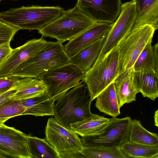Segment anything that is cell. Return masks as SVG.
<instances>
[{"label":"cell","instance_id":"8d00e7d4","mask_svg":"<svg viewBox=\"0 0 158 158\" xmlns=\"http://www.w3.org/2000/svg\"></svg>","mask_w":158,"mask_h":158},{"label":"cell","instance_id":"ffe728a7","mask_svg":"<svg viewBox=\"0 0 158 158\" xmlns=\"http://www.w3.org/2000/svg\"><path fill=\"white\" fill-rule=\"evenodd\" d=\"M95 107L101 112L112 117L120 114L119 104L114 83L110 84L96 98Z\"/></svg>","mask_w":158,"mask_h":158},{"label":"cell","instance_id":"d6a6232c","mask_svg":"<svg viewBox=\"0 0 158 158\" xmlns=\"http://www.w3.org/2000/svg\"><path fill=\"white\" fill-rule=\"evenodd\" d=\"M158 110L157 109L155 113L154 118L155 125L158 127Z\"/></svg>","mask_w":158,"mask_h":158},{"label":"cell","instance_id":"9c48e42d","mask_svg":"<svg viewBox=\"0 0 158 158\" xmlns=\"http://www.w3.org/2000/svg\"><path fill=\"white\" fill-rule=\"evenodd\" d=\"M131 118L112 117L110 121L98 132L82 136L85 147H104L120 148L129 139Z\"/></svg>","mask_w":158,"mask_h":158},{"label":"cell","instance_id":"7402d4cb","mask_svg":"<svg viewBox=\"0 0 158 158\" xmlns=\"http://www.w3.org/2000/svg\"><path fill=\"white\" fill-rule=\"evenodd\" d=\"M13 89L16 92L10 99L20 100L34 96L46 92V87L37 78L25 77L17 82Z\"/></svg>","mask_w":158,"mask_h":158},{"label":"cell","instance_id":"5bb4252c","mask_svg":"<svg viewBox=\"0 0 158 158\" xmlns=\"http://www.w3.org/2000/svg\"><path fill=\"white\" fill-rule=\"evenodd\" d=\"M113 23H97L69 41L64 46L65 52L70 56L94 43L107 34Z\"/></svg>","mask_w":158,"mask_h":158},{"label":"cell","instance_id":"4fadbf2b","mask_svg":"<svg viewBox=\"0 0 158 158\" xmlns=\"http://www.w3.org/2000/svg\"><path fill=\"white\" fill-rule=\"evenodd\" d=\"M43 36L27 41L15 49L0 66V77L10 75L20 64L37 53L46 43Z\"/></svg>","mask_w":158,"mask_h":158},{"label":"cell","instance_id":"7c38bea8","mask_svg":"<svg viewBox=\"0 0 158 158\" xmlns=\"http://www.w3.org/2000/svg\"><path fill=\"white\" fill-rule=\"evenodd\" d=\"M27 135L13 127L0 128V150L10 158H31Z\"/></svg>","mask_w":158,"mask_h":158},{"label":"cell","instance_id":"ac0fdd59","mask_svg":"<svg viewBox=\"0 0 158 158\" xmlns=\"http://www.w3.org/2000/svg\"><path fill=\"white\" fill-rule=\"evenodd\" d=\"M106 35L69 56V63L77 65L84 72H86L97 60L105 41Z\"/></svg>","mask_w":158,"mask_h":158},{"label":"cell","instance_id":"f1b7e54d","mask_svg":"<svg viewBox=\"0 0 158 158\" xmlns=\"http://www.w3.org/2000/svg\"><path fill=\"white\" fill-rule=\"evenodd\" d=\"M20 28L0 21V45L10 43Z\"/></svg>","mask_w":158,"mask_h":158},{"label":"cell","instance_id":"484cf974","mask_svg":"<svg viewBox=\"0 0 158 158\" xmlns=\"http://www.w3.org/2000/svg\"><path fill=\"white\" fill-rule=\"evenodd\" d=\"M120 148L128 158H158V146L141 144L128 140Z\"/></svg>","mask_w":158,"mask_h":158},{"label":"cell","instance_id":"9a60e30c","mask_svg":"<svg viewBox=\"0 0 158 158\" xmlns=\"http://www.w3.org/2000/svg\"><path fill=\"white\" fill-rule=\"evenodd\" d=\"M133 85L144 97L154 101L158 97V74L147 71H132Z\"/></svg>","mask_w":158,"mask_h":158},{"label":"cell","instance_id":"ba28073f","mask_svg":"<svg viewBox=\"0 0 158 158\" xmlns=\"http://www.w3.org/2000/svg\"><path fill=\"white\" fill-rule=\"evenodd\" d=\"M45 133L46 139L59 158H85L80 152L84 146L78 135L60 125L54 118L48 119Z\"/></svg>","mask_w":158,"mask_h":158},{"label":"cell","instance_id":"5b68a950","mask_svg":"<svg viewBox=\"0 0 158 158\" xmlns=\"http://www.w3.org/2000/svg\"><path fill=\"white\" fill-rule=\"evenodd\" d=\"M118 48H114L102 59L96 61L85 73L84 82L86 84L92 101L119 75Z\"/></svg>","mask_w":158,"mask_h":158},{"label":"cell","instance_id":"603a6c76","mask_svg":"<svg viewBox=\"0 0 158 158\" xmlns=\"http://www.w3.org/2000/svg\"><path fill=\"white\" fill-rule=\"evenodd\" d=\"M111 118L96 114L70 125L71 129L81 137L96 133L100 131L110 121Z\"/></svg>","mask_w":158,"mask_h":158},{"label":"cell","instance_id":"d4e9b609","mask_svg":"<svg viewBox=\"0 0 158 158\" xmlns=\"http://www.w3.org/2000/svg\"><path fill=\"white\" fill-rule=\"evenodd\" d=\"M128 140L141 144L158 146L157 134L147 130L140 122L135 119L131 120V122Z\"/></svg>","mask_w":158,"mask_h":158},{"label":"cell","instance_id":"3957f363","mask_svg":"<svg viewBox=\"0 0 158 158\" xmlns=\"http://www.w3.org/2000/svg\"><path fill=\"white\" fill-rule=\"evenodd\" d=\"M62 43L47 41L35 55L20 64L10 75L21 78L37 77L45 72L69 63Z\"/></svg>","mask_w":158,"mask_h":158},{"label":"cell","instance_id":"1f68e13d","mask_svg":"<svg viewBox=\"0 0 158 158\" xmlns=\"http://www.w3.org/2000/svg\"><path fill=\"white\" fill-rule=\"evenodd\" d=\"M16 92L15 89H12L0 96V105L10 99Z\"/></svg>","mask_w":158,"mask_h":158},{"label":"cell","instance_id":"d590c367","mask_svg":"<svg viewBox=\"0 0 158 158\" xmlns=\"http://www.w3.org/2000/svg\"><path fill=\"white\" fill-rule=\"evenodd\" d=\"M2 0H0V1H2Z\"/></svg>","mask_w":158,"mask_h":158},{"label":"cell","instance_id":"e0dca14e","mask_svg":"<svg viewBox=\"0 0 158 158\" xmlns=\"http://www.w3.org/2000/svg\"><path fill=\"white\" fill-rule=\"evenodd\" d=\"M54 102L46 92L19 100L20 104L26 109L22 115L31 114L35 116L54 115Z\"/></svg>","mask_w":158,"mask_h":158},{"label":"cell","instance_id":"8992f818","mask_svg":"<svg viewBox=\"0 0 158 158\" xmlns=\"http://www.w3.org/2000/svg\"><path fill=\"white\" fill-rule=\"evenodd\" d=\"M85 73L78 66L69 63L45 72L37 78L45 85L47 94L55 102L83 82Z\"/></svg>","mask_w":158,"mask_h":158},{"label":"cell","instance_id":"836d02e7","mask_svg":"<svg viewBox=\"0 0 158 158\" xmlns=\"http://www.w3.org/2000/svg\"><path fill=\"white\" fill-rule=\"evenodd\" d=\"M10 158L3 152L0 150V158Z\"/></svg>","mask_w":158,"mask_h":158},{"label":"cell","instance_id":"52a82bcc","mask_svg":"<svg viewBox=\"0 0 158 158\" xmlns=\"http://www.w3.org/2000/svg\"><path fill=\"white\" fill-rule=\"evenodd\" d=\"M151 26L145 25L132 29L118 46L119 75L133 71L134 64L144 48L150 42L155 31Z\"/></svg>","mask_w":158,"mask_h":158},{"label":"cell","instance_id":"7a4b0ae2","mask_svg":"<svg viewBox=\"0 0 158 158\" xmlns=\"http://www.w3.org/2000/svg\"><path fill=\"white\" fill-rule=\"evenodd\" d=\"M64 10L58 6H23L1 12L0 21L20 29L39 31L59 17Z\"/></svg>","mask_w":158,"mask_h":158},{"label":"cell","instance_id":"e575fe53","mask_svg":"<svg viewBox=\"0 0 158 158\" xmlns=\"http://www.w3.org/2000/svg\"><path fill=\"white\" fill-rule=\"evenodd\" d=\"M4 123H0V128L5 127L7 126L4 124Z\"/></svg>","mask_w":158,"mask_h":158},{"label":"cell","instance_id":"83f0119b","mask_svg":"<svg viewBox=\"0 0 158 158\" xmlns=\"http://www.w3.org/2000/svg\"><path fill=\"white\" fill-rule=\"evenodd\" d=\"M26 109L20 104L19 100L10 99L0 105V123H4L11 118L22 115Z\"/></svg>","mask_w":158,"mask_h":158},{"label":"cell","instance_id":"6da1fadb","mask_svg":"<svg viewBox=\"0 0 158 158\" xmlns=\"http://www.w3.org/2000/svg\"><path fill=\"white\" fill-rule=\"evenodd\" d=\"M92 102L86 84L81 83L57 100L54 106V118L62 126L71 129V124L92 116Z\"/></svg>","mask_w":158,"mask_h":158},{"label":"cell","instance_id":"cb8c5ba5","mask_svg":"<svg viewBox=\"0 0 158 158\" xmlns=\"http://www.w3.org/2000/svg\"><path fill=\"white\" fill-rule=\"evenodd\" d=\"M28 144L31 158H58L59 155L46 138L41 139L27 135Z\"/></svg>","mask_w":158,"mask_h":158},{"label":"cell","instance_id":"277c9868","mask_svg":"<svg viewBox=\"0 0 158 158\" xmlns=\"http://www.w3.org/2000/svg\"><path fill=\"white\" fill-rule=\"evenodd\" d=\"M97 23L75 5L73 8L64 10L61 16L38 31V33L44 37L54 38L63 43L70 40Z\"/></svg>","mask_w":158,"mask_h":158},{"label":"cell","instance_id":"30bf717a","mask_svg":"<svg viewBox=\"0 0 158 158\" xmlns=\"http://www.w3.org/2000/svg\"><path fill=\"white\" fill-rule=\"evenodd\" d=\"M137 15L135 3L133 0L122 3L120 13L109 31L96 61L102 59L120 43L130 33L135 24Z\"/></svg>","mask_w":158,"mask_h":158},{"label":"cell","instance_id":"44dd1931","mask_svg":"<svg viewBox=\"0 0 158 158\" xmlns=\"http://www.w3.org/2000/svg\"><path fill=\"white\" fill-rule=\"evenodd\" d=\"M147 44L140 54L133 67V71H147L158 74V43L153 46Z\"/></svg>","mask_w":158,"mask_h":158},{"label":"cell","instance_id":"8fae6325","mask_svg":"<svg viewBox=\"0 0 158 158\" xmlns=\"http://www.w3.org/2000/svg\"><path fill=\"white\" fill-rule=\"evenodd\" d=\"M121 0H77L76 6L97 23H112L121 11Z\"/></svg>","mask_w":158,"mask_h":158},{"label":"cell","instance_id":"d6986e66","mask_svg":"<svg viewBox=\"0 0 158 158\" xmlns=\"http://www.w3.org/2000/svg\"><path fill=\"white\" fill-rule=\"evenodd\" d=\"M131 72H126L119 74L113 82L120 108L125 104L135 101L138 93L132 82Z\"/></svg>","mask_w":158,"mask_h":158},{"label":"cell","instance_id":"4316f807","mask_svg":"<svg viewBox=\"0 0 158 158\" xmlns=\"http://www.w3.org/2000/svg\"><path fill=\"white\" fill-rule=\"evenodd\" d=\"M80 152L85 158H128L118 148L84 146Z\"/></svg>","mask_w":158,"mask_h":158},{"label":"cell","instance_id":"f546056e","mask_svg":"<svg viewBox=\"0 0 158 158\" xmlns=\"http://www.w3.org/2000/svg\"><path fill=\"white\" fill-rule=\"evenodd\" d=\"M21 78L11 75L0 77V96L13 89L18 81Z\"/></svg>","mask_w":158,"mask_h":158},{"label":"cell","instance_id":"4dcf8cb0","mask_svg":"<svg viewBox=\"0 0 158 158\" xmlns=\"http://www.w3.org/2000/svg\"><path fill=\"white\" fill-rule=\"evenodd\" d=\"M13 49L11 47L10 43L0 45V66L9 56Z\"/></svg>","mask_w":158,"mask_h":158},{"label":"cell","instance_id":"2e32d148","mask_svg":"<svg viewBox=\"0 0 158 158\" xmlns=\"http://www.w3.org/2000/svg\"><path fill=\"white\" fill-rule=\"evenodd\" d=\"M135 3L137 15L132 29L145 25L158 28V0H133Z\"/></svg>","mask_w":158,"mask_h":158}]
</instances>
